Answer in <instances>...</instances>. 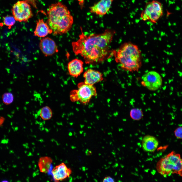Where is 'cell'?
<instances>
[{
    "label": "cell",
    "mask_w": 182,
    "mask_h": 182,
    "mask_svg": "<svg viewBox=\"0 0 182 182\" xmlns=\"http://www.w3.org/2000/svg\"><path fill=\"white\" fill-rule=\"evenodd\" d=\"M112 55L124 70L137 71L141 66V52L137 45L131 42L123 43L117 50L112 51Z\"/></svg>",
    "instance_id": "obj_3"
},
{
    "label": "cell",
    "mask_w": 182,
    "mask_h": 182,
    "mask_svg": "<svg viewBox=\"0 0 182 182\" xmlns=\"http://www.w3.org/2000/svg\"><path fill=\"white\" fill-rule=\"evenodd\" d=\"M163 14L162 4L158 1L153 0L146 4L141 15L144 21L148 20L152 23H156Z\"/></svg>",
    "instance_id": "obj_6"
},
{
    "label": "cell",
    "mask_w": 182,
    "mask_h": 182,
    "mask_svg": "<svg viewBox=\"0 0 182 182\" xmlns=\"http://www.w3.org/2000/svg\"><path fill=\"white\" fill-rule=\"evenodd\" d=\"M39 115L42 119L44 120H49L52 117V111L49 107L46 106L42 107L40 110Z\"/></svg>",
    "instance_id": "obj_17"
},
{
    "label": "cell",
    "mask_w": 182,
    "mask_h": 182,
    "mask_svg": "<svg viewBox=\"0 0 182 182\" xmlns=\"http://www.w3.org/2000/svg\"><path fill=\"white\" fill-rule=\"evenodd\" d=\"M113 178L110 176H107L105 177L103 180V182H114Z\"/></svg>",
    "instance_id": "obj_23"
},
{
    "label": "cell",
    "mask_w": 182,
    "mask_h": 182,
    "mask_svg": "<svg viewBox=\"0 0 182 182\" xmlns=\"http://www.w3.org/2000/svg\"><path fill=\"white\" fill-rule=\"evenodd\" d=\"M2 99L4 103L8 105L12 102L14 100V97L11 93H6L3 95Z\"/></svg>",
    "instance_id": "obj_19"
},
{
    "label": "cell",
    "mask_w": 182,
    "mask_h": 182,
    "mask_svg": "<svg viewBox=\"0 0 182 182\" xmlns=\"http://www.w3.org/2000/svg\"><path fill=\"white\" fill-rule=\"evenodd\" d=\"M158 144L157 139L152 136L147 135L144 136L142 139V148L146 152H154L157 148Z\"/></svg>",
    "instance_id": "obj_15"
},
{
    "label": "cell",
    "mask_w": 182,
    "mask_h": 182,
    "mask_svg": "<svg viewBox=\"0 0 182 182\" xmlns=\"http://www.w3.org/2000/svg\"><path fill=\"white\" fill-rule=\"evenodd\" d=\"M52 33V30L48 24L44 22L43 19H39L37 21L36 28L34 32L35 36L44 37Z\"/></svg>",
    "instance_id": "obj_14"
},
{
    "label": "cell",
    "mask_w": 182,
    "mask_h": 182,
    "mask_svg": "<svg viewBox=\"0 0 182 182\" xmlns=\"http://www.w3.org/2000/svg\"><path fill=\"white\" fill-rule=\"evenodd\" d=\"M39 46L40 50L45 56L52 55L58 52L57 47L54 41L49 37L41 39Z\"/></svg>",
    "instance_id": "obj_9"
},
{
    "label": "cell",
    "mask_w": 182,
    "mask_h": 182,
    "mask_svg": "<svg viewBox=\"0 0 182 182\" xmlns=\"http://www.w3.org/2000/svg\"><path fill=\"white\" fill-rule=\"evenodd\" d=\"M78 89L73 90L70 93L72 101H79L85 104L88 102L93 97L97 95L96 89L93 85L81 82L78 83Z\"/></svg>",
    "instance_id": "obj_5"
},
{
    "label": "cell",
    "mask_w": 182,
    "mask_h": 182,
    "mask_svg": "<svg viewBox=\"0 0 182 182\" xmlns=\"http://www.w3.org/2000/svg\"><path fill=\"white\" fill-rule=\"evenodd\" d=\"M48 24L54 35L65 34L71 29L74 22L67 7L60 2L51 4L47 10Z\"/></svg>",
    "instance_id": "obj_2"
},
{
    "label": "cell",
    "mask_w": 182,
    "mask_h": 182,
    "mask_svg": "<svg viewBox=\"0 0 182 182\" xmlns=\"http://www.w3.org/2000/svg\"><path fill=\"white\" fill-rule=\"evenodd\" d=\"M141 84L148 89L155 91L162 85V80L160 75L154 71H150L144 74L142 77Z\"/></svg>",
    "instance_id": "obj_8"
},
{
    "label": "cell",
    "mask_w": 182,
    "mask_h": 182,
    "mask_svg": "<svg viewBox=\"0 0 182 182\" xmlns=\"http://www.w3.org/2000/svg\"><path fill=\"white\" fill-rule=\"evenodd\" d=\"M81 29L79 38L72 45L75 54L82 57L86 64L101 63L112 55L110 46L115 33L114 30L107 29L102 33L88 35L84 33L81 28Z\"/></svg>",
    "instance_id": "obj_1"
},
{
    "label": "cell",
    "mask_w": 182,
    "mask_h": 182,
    "mask_svg": "<svg viewBox=\"0 0 182 182\" xmlns=\"http://www.w3.org/2000/svg\"><path fill=\"white\" fill-rule=\"evenodd\" d=\"M53 162L52 159L50 157L45 156L40 157L38 163L40 172L45 174L48 173Z\"/></svg>",
    "instance_id": "obj_16"
},
{
    "label": "cell",
    "mask_w": 182,
    "mask_h": 182,
    "mask_svg": "<svg viewBox=\"0 0 182 182\" xmlns=\"http://www.w3.org/2000/svg\"><path fill=\"white\" fill-rule=\"evenodd\" d=\"M51 172L54 181L59 182L69 177L72 171L64 163H62L53 168Z\"/></svg>",
    "instance_id": "obj_10"
},
{
    "label": "cell",
    "mask_w": 182,
    "mask_h": 182,
    "mask_svg": "<svg viewBox=\"0 0 182 182\" xmlns=\"http://www.w3.org/2000/svg\"><path fill=\"white\" fill-rule=\"evenodd\" d=\"M4 121V118L0 117V127L3 124Z\"/></svg>",
    "instance_id": "obj_24"
},
{
    "label": "cell",
    "mask_w": 182,
    "mask_h": 182,
    "mask_svg": "<svg viewBox=\"0 0 182 182\" xmlns=\"http://www.w3.org/2000/svg\"><path fill=\"white\" fill-rule=\"evenodd\" d=\"M130 116L131 118L134 120H139L143 117V114L141 109L138 108L132 109L130 112Z\"/></svg>",
    "instance_id": "obj_18"
},
{
    "label": "cell",
    "mask_w": 182,
    "mask_h": 182,
    "mask_svg": "<svg viewBox=\"0 0 182 182\" xmlns=\"http://www.w3.org/2000/svg\"><path fill=\"white\" fill-rule=\"evenodd\" d=\"M157 168L165 177L174 174L182 176V158L179 154L172 151L160 160Z\"/></svg>",
    "instance_id": "obj_4"
},
{
    "label": "cell",
    "mask_w": 182,
    "mask_h": 182,
    "mask_svg": "<svg viewBox=\"0 0 182 182\" xmlns=\"http://www.w3.org/2000/svg\"><path fill=\"white\" fill-rule=\"evenodd\" d=\"M0 27H1V25H0Z\"/></svg>",
    "instance_id": "obj_25"
},
{
    "label": "cell",
    "mask_w": 182,
    "mask_h": 182,
    "mask_svg": "<svg viewBox=\"0 0 182 182\" xmlns=\"http://www.w3.org/2000/svg\"><path fill=\"white\" fill-rule=\"evenodd\" d=\"M15 21L16 20L13 16L8 15L4 17L3 22L5 25L11 27L14 25Z\"/></svg>",
    "instance_id": "obj_20"
},
{
    "label": "cell",
    "mask_w": 182,
    "mask_h": 182,
    "mask_svg": "<svg viewBox=\"0 0 182 182\" xmlns=\"http://www.w3.org/2000/svg\"><path fill=\"white\" fill-rule=\"evenodd\" d=\"M83 61L78 59L76 58L69 62L67 69L69 74L74 77H77L83 71Z\"/></svg>",
    "instance_id": "obj_13"
},
{
    "label": "cell",
    "mask_w": 182,
    "mask_h": 182,
    "mask_svg": "<svg viewBox=\"0 0 182 182\" xmlns=\"http://www.w3.org/2000/svg\"><path fill=\"white\" fill-rule=\"evenodd\" d=\"M30 4L25 0L18 1L13 6L12 13L16 21L27 22L33 16Z\"/></svg>",
    "instance_id": "obj_7"
},
{
    "label": "cell",
    "mask_w": 182,
    "mask_h": 182,
    "mask_svg": "<svg viewBox=\"0 0 182 182\" xmlns=\"http://www.w3.org/2000/svg\"><path fill=\"white\" fill-rule=\"evenodd\" d=\"M115 0H100L89 8L90 12L97 15L103 16L109 11Z\"/></svg>",
    "instance_id": "obj_11"
},
{
    "label": "cell",
    "mask_w": 182,
    "mask_h": 182,
    "mask_svg": "<svg viewBox=\"0 0 182 182\" xmlns=\"http://www.w3.org/2000/svg\"><path fill=\"white\" fill-rule=\"evenodd\" d=\"M174 132L175 136L177 138L182 139V127L177 128Z\"/></svg>",
    "instance_id": "obj_21"
},
{
    "label": "cell",
    "mask_w": 182,
    "mask_h": 182,
    "mask_svg": "<svg viewBox=\"0 0 182 182\" xmlns=\"http://www.w3.org/2000/svg\"><path fill=\"white\" fill-rule=\"evenodd\" d=\"M84 83L86 84L93 85L103 80L102 74L98 71L89 69L83 74Z\"/></svg>",
    "instance_id": "obj_12"
},
{
    "label": "cell",
    "mask_w": 182,
    "mask_h": 182,
    "mask_svg": "<svg viewBox=\"0 0 182 182\" xmlns=\"http://www.w3.org/2000/svg\"><path fill=\"white\" fill-rule=\"evenodd\" d=\"M30 4L31 5L35 8L37 9V0H25Z\"/></svg>",
    "instance_id": "obj_22"
}]
</instances>
